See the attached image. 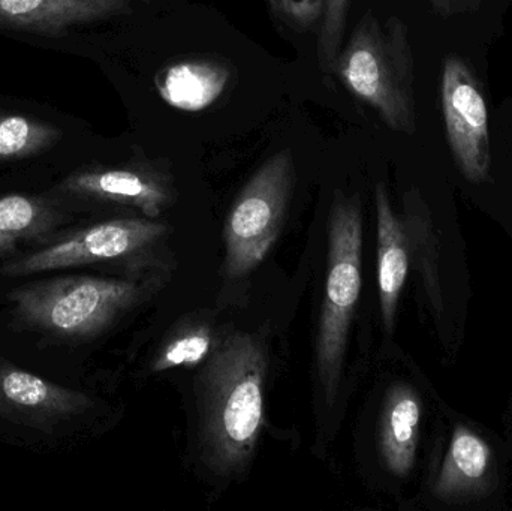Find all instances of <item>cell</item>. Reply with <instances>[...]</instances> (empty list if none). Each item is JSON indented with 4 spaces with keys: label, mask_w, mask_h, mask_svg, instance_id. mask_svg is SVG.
I'll use <instances>...</instances> for the list:
<instances>
[{
    "label": "cell",
    "mask_w": 512,
    "mask_h": 511,
    "mask_svg": "<svg viewBox=\"0 0 512 511\" xmlns=\"http://www.w3.org/2000/svg\"><path fill=\"white\" fill-rule=\"evenodd\" d=\"M267 359L251 335L228 336L201 375V438L204 455L219 474L245 470L264 420Z\"/></svg>",
    "instance_id": "1"
},
{
    "label": "cell",
    "mask_w": 512,
    "mask_h": 511,
    "mask_svg": "<svg viewBox=\"0 0 512 511\" xmlns=\"http://www.w3.org/2000/svg\"><path fill=\"white\" fill-rule=\"evenodd\" d=\"M331 75L388 128L415 134L414 54L402 18L391 15L381 21L372 11L361 15L337 54Z\"/></svg>",
    "instance_id": "2"
},
{
    "label": "cell",
    "mask_w": 512,
    "mask_h": 511,
    "mask_svg": "<svg viewBox=\"0 0 512 511\" xmlns=\"http://www.w3.org/2000/svg\"><path fill=\"white\" fill-rule=\"evenodd\" d=\"M363 213L357 194L337 189L328 221L327 278L316 341V368L333 405L342 380L349 330L361 293Z\"/></svg>",
    "instance_id": "3"
},
{
    "label": "cell",
    "mask_w": 512,
    "mask_h": 511,
    "mask_svg": "<svg viewBox=\"0 0 512 511\" xmlns=\"http://www.w3.org/2000/svg\"><path fill=\"white\" fill-rule=\"evenodd\" d=\"M140 285L123 279L62 276L9 294L24 326L62 339H87L104 332L141 299Z\"/></svg>",
    "instance_id": "4"
},
{
    "label": "cell",
    "mask_w": 512,
    "mask_h": 511,
    "mask_svg": "<svg viewBox=\"0 0 512 511\" xmlns=\"http://www.w3.org/2000/svg\"><path fill=\"white\" fill-rule=\"evenodd\" d=\"M295 179L294 155L285 149L270 156L248 180L225 225L228 275L239 278L264 260L282 230Z\"/></svg>",
    "instance_id": "5"
},
{
    "label": "cell",
    "mask_w": 512,
    "mask_h": 511,
    "mask_svg": "<svg viewBox=\"0 0 512 511\" xmlns=\"http://www.w3.org/2000/svg\"><path fill=\"white\" fill-rule=\"evenodd\" d=\"M441 104L457 167L469 182H486L492 170L489 110L480 81L456 54L445 59L442 69Z\"/></svg>",
    "instance_id": "6"
},
{
    "label": "cell",
    "mask_w": 512,
    "mask_h": 511,
    "mask_svg": "<svg viewBox=\"0 0 512 511\" xmlns=\"http://www.w3.org/2000/svg\"><path fill=\"white\" fill-rule=\"evenodd\" d=\"M167 227L150 219H114L77 231L47 248L9 261L6 276H26L131 257L164 236Z\"/></svg>",
    "instance_id": "7"
},
{
    "label": "cell",
    "mask_w": 512,
    "mask_h": 511,
    "mask_svg": "<svg viewBox=\"0 0 512 511\" xmlns=\"http://www.w3.org/2000/svg\"><path fill=\"white\" fill-rule=\"evenodd\" d=\"M92 407L77 390L57 386L0 359V417L45 428L71 419Z\"/></svg>",
    "instance_id": "8"
},
{
    "label": "cell",
    "mask_w": 512,
    "mask_h": 511,
    "mask_svg": "<svg viewBox=\"0 0 512 511\" xmlns=\"http://www.w3.org/2000/svg\"><path fill=\"white\" fill-rule=\"evenodd\" d=\"M63 189L77 197L135 207L150 219L161 216L173 200L170 177L150 164L80 171L65 180Z\"/></svg>",
    "instance_id": "9"
},
{
    "label": "cell",
    "mask_w": 512,
    "mask_h": 511,
    "mask_svg": "<svg viewBox=\"0 0 512 511\" xmlns=\"http://www.w3.org/2000/svg\"><path fill=\"white\" fill-rule=\"evenodd\" d=\"M140 2L144 0H0V27L57 35L75 24L129 14Z\"/></svg>",
    "instance_id": "10"
},
{
    "label": "cell",
    "mask_w": 512,
    "mask_h": 511,
    "mask_svg": "<svg viewBox=\"0 0 512 511\" xmlns=\"http://www.w3.org/2000/svg\"><path fill=\"white\" fill-rule=\"evenodd\" d=\"M376 219H378V284L382 320L385 330L393 332L397 305L408 276V234L402 219L394 213L387 186L378 183L375 188Z\"/></svg>",
    "instance_id": "11"
},
{
    "label": "cell",
    "mask_w": 512,
    "mask_h": 511,
    "mask_svg": "<svg viewBox=\"0 0 512 511\" xmlns=\"http://www.w3.org/2000/svg\"><path fill=\"white\" fill-rule=\"evenodd\" d=\"M493 470L495 461L487 441L472 429L459 426L435 483L436 497L447 503L480 497L489 491Z\"/></svg>",
    "instance_id": "12"
},
{
    "label": "cell",
    "mask_w": 512,
    "mask_h": 511,
    "mask_svg": "<svg viewBox=\"0 0 512 511\" xmlns=\"http://www.w3.org/2000/svg\"><path fill=\"white\" fill-rule=\"evenodd\" d=\"M231 80V69L221 60L185 59L158 72L156 89L171 107L203 111L218 101Z\"/></svg>",
    "instance_id": "13"
},
{
    "label": "cell",
    "mask_w": 512,
    "mask_h": 511,
    "mask_svg": "<svg viewBox=\"0 0 512 511\" xmlns=\"http://www.w3.org/2000/svg\"><path fill=\"white\" fill-rule=\"evenodd\" d=\"M421 401L405 384L393 387L385 399L381 452L391 473L403 477L412 470L420 437Z\"/></svg>",
    "instance_id": "14"
},
{
    "label": "cell",
    "mask_w": 512,
    "mask_h": 511,
    "mask_svg": "<svg viewBox=\"0 0 512 511\" xmlns=\"http://www.w3.org/2000/svg\"><path fill=\"white\" fill-rule=\"evenodd\" d=\"M405 225L408 234L409 251L417 263L427 296L432 303L436 317L444 311L441 281H439L438 243L433 233L432 219L420 191L411 188L405 192Z\"/></svg>",
    "instance_id": "15"
},
{
    "label": "cell",
    "mask_w": 512,
    "mask_h": 511,
    "mask_svg": "<svg viewBox=\"0 0 512 511\" xmlns=\"http://www.w3.org/2000/svg\"><path fill=\"white\" fill-rule=\"evenodd\" d=\"M57 222L56 210L41 198L20 194L0 197V254L24 240L45 236Z\"/></svg>",
    "instance_id": "16"
},
{
    "label": "cell",
    "mask_w": 512,
    "mask_h": 511,
    "mask_svg": "<svg viewBox=\"0 0 512 511\" xmlns=\"http://www.w3.org/2000/svg\"><path fill=\"white\" fill-rule=\"evenodd\" d=\"M62 132L41 120L0 114V159L27 158L50 149Z\"/></svg>",
    "instance_id": "17"
},
{
    "label": "cell",
    "mask_w": 512,
    "mask_h": 511,
    "mask_svg": "<svg viewBox=\"0 0 512 511\" xmlns=\"http://www.w3.org/2000/svg\"><path fill=\"white\" fill-rule=\"evenodd\" d=\"M351 0H324L319 18L316 53L322 71L331 75L334 60L345 42Z\"/></svg>",
    "instance_id": "18"
},
{
    "label": "cell",
    "mask_w": 512,
    "mask_h": 511,
    "mask_svg": "<svg viewBox=\"0 0 512 511\" xmlns=\"http://www.w3.org/2000/svg\"><path fill=\"white\" fill-rule=\"evenodd\" d=\"M213 339L209 330L195 329L171 341L156 357L153 372H164L179 366H195L212 351Z\"/></svg>",
    "instance_id": "19"
},
{
    "label": "cell",
    "mask_w": 512,
    "mask_h": 511,
    "mask_svg": "<svg viewBox=\"0 0 512 511\" xmlns=\"http://www.w3.org/2000/svg\"><path fill=\"white\" fill-rule=\"evenodd\" d=\"M267 2L271 12L277 15L280 20L286 21L295 29H304L303 18H301L300 6H298L297 0H267ZM303 3L313 24L319 23L321 12L313 5L312 0H303Z\"/></svg>",
    "instance_id": "20"
},
{
    "label": "cell",
    "mask_w": 512,
    "mask_h": 511,
    "mask_svg": "<svg viewBox=\"0 0 512 511\" xmlns=\"http://www.w3.org/2000/svg\"><path fill=\"white\" fill-rule=\"evenodd\" d=\"M430 3L442 17H450L457 12L456 0H430Z\"/></svg>",
    "instance_id": "21"
},
{
    "label": "cell",
    "mask_w": 512,
    "mask_h": 511,
    "mask_svg": "<svg viewBox=\"0 0 512 511\" xmlns=\"http://www.w3.org/2000/svg\"><path fill=\"white\" fill-rule=\"evenodd\" d=\"M481 0H456L457 11L474 12L480 6Z\"/></svg>",
    "instance_id": "22"
}]
</instances>
